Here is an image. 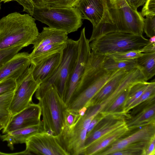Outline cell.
Listing matches in <instances>:
<instances>
[{
  "mask_svg": "<svg viewBox=\"0 0 155 155\" xmlns=\"http://www.w3.org/2000/svg\"><path fill=\"white\" fill-rule=\"evenodd\" d=\"M23 7V11L31 15L33 14L34 5L31 0H16Z\"/></svg>",
  "mask_w": 155,
  "mask_h": 155,
  "instance_id": "b9f144b4",
  "label": "cell"
},
{
  "mask_svg": "<svg viewBox=\"0 0 155 155\" xmlns=\"http://www.w3.org/2000/svg\"><path fill=\"white\" fill-rule=\"evenodd\" d=\"M41 109L38 104L32 103L27 107L12 116L3 129L5 134L21 128L39 124L41 122Z\"/></svg>",
  "mask_w": 155,
  "mask_h": 155,
  "instance_id": "4fadbf2b",
  "label": "cell"
},
{
  "mask_svg": "<svg viewBox=\"0 0 155 155\" xmlns=\"http://www.w3.org/2000/svg\"><path fill=\"white\" fill-rule=\"evenodd\" d=\"M46 131L42 121L38 124L17 130L0 135L3 141L8 142V146L12 150L15 144L25 143L26 140L37 133Z\"/></svg>",
  "mask_w": 155,
  "mask_h": 155,
  "instance_id": "ffe728a7",
  "label": "cell"
},
{
  "mask_svg": "<svg viewBox=\"0 0 155 155\" xmlns=\"http://www.w3.org/2000/svg\"><path fill=\"white\" fill-rule=\"evenodd\" d=\"M129 87L124 90L104 112L101 113L105 116L113 114H119L124 116L122 111L128 97Z\"/></svg>",
  "mask_w": 155,
  "mask_h": 155,
  "instance_id": "f546056e",
  "label": "cell"
},
{
  "mask_svg": "<svg viewBox=\"0 0 155 155\" xmlns=\"http://www.w3.org/2000/svg\"><path fill=\"white\" fill-rule=\"evenodd\" d=\"M155 136V124L145 125L130 135L119 139L97 154L110 155L129 145L141 141H148Z\"/></svg>",
  "mask_w": 155,
  "mask_h": 155,
  "instance_id": "5bb4252c",
  "label": "cell"
},
{
  "mask_svg": "<svg viewBox=\"0 0 155 155\" xmlns=\"http://www.w3.org/2000/svg\"><path fill=\"white\" fill-rule=\"evenodd\" d=\"M105 55L102 67L103 69L106 71L122 70L127 72L137 68L135 59L120 60Z\"/></svg>",
  "mask_w": 155,
  "mask_h": 155,
  "instance_id": "4316f807",
  "label": "cell"
},
{
  "mask_svg": "<svg viewBox=\"0 0 155 155\" xmlns=\"http://www.w3.org/2000/svg\"><path fill=\"white\" fill-rule=\"evenodd\" d=\"M45 130L58 136L64 127V112L67 107L53 84L38 100Z\"/></svg>",
  "mask_w": 155,
  "mask_h": 155,
  "instance_id": "5b68a950",
  "label": "cell"
},
{
  "mask_svg": "<svg viewBox=\"0 0 155 155\" xmlns=\"http://www.w3.org/2000/svg\"><path fill=\"white\" fill-rule=\"evenodd\" d=\"M143 5L140 13L143 17L155 16V0H146Z\"/></svg>",
  "mask_w": 155,
  "mask_h": 155,
  "instance_id": "f35d334b",
  "label": "cell"
},
{
  "mask_svg": "<svg viewBox=\"0 0 155 155\" xmlns=\"http://www.w3.org/2000/svg\"><path fill=\"white\" fill-rule=\"evenodd\" d=\"M80 117L81 116L79 114L71 112L66 108L64 112V126L71 127L76 123Z\"/></svg>",
  "mask_w": 155,
  "mask_h": 155,
  "instance_id": "ab89813d",
  "label": "cell"
},
{
  "mask_svg": "<svg viewBox=\"0 0 155 155\" xmlns=\"http://www.w3.org/2000/svg\"><path fill=\"white\" fill-rule=\"evenodd\" d=\"M128 71H124L107 82L85 107L87 108L99 103L111 94L118 87Z\"/></svg>",
  "mask_w": 155,
  "mask_h": 155,
  "instance_id": "7402d4cb",
  "label": "cell"
},
{
  "mask_svg": "<svg viewBox=\"0 0 155 155\" xmlns=\"http://www.w3.org/2000/svg\"><path fill=\"white\" fill-rule=\"evenodd\" d=\"M91 42V51L105 55L139 49L149 42L143 35L121 32L110 33Z\"/></svg>",
  "mask_w": 155,
  "mask_h": 155,
  "instance_id": "277c9868",
  "label": "cell"
},
{
  "mask_svg": "<svg viewBox=\"0 0 155 155\" xmlns=\"http://www.w3.org/2000/svg\"><path fill=\"white\" fill-rule=\"evenodd\" d=\"M34 7H41L46 6L44 0H31Z\"/></svg>",
  "mask_w": 155,
  "mask_h": 155,
  "instance_id": "7dc6e473",
  "label": "cell"
},
{
  "mask_svg": "<svg viewBox=\"0 0 155 155\" xmlns=\"http://www.w3.org/2000/svg\"><path fill=\"white\" fill-rule=\"evenodd\" d=\"M142 52L150 53L155 52V43L149 42L141 48Z\"/></svg>",
  "mask_w": 155,
  "mask_h": 155,
  "instance_id": "bcb514c9",
  "label": "cell"
},
{
  "mask_svg": "<svg viewBox=\"0 0 155 155\" xmlns=\"http://www.w3.org/2000/svg\"><path fill=\"white\" fill-rule=\"evenodd\" d=\"M150 82L140 81L130 86L129 89L128 97L122 108V113L127 116V109L130 105L143 93L149 85Z\"/></svg>",
  "mask_w": 155,
  "mask_h": 155,
  "instance_id": "83f0119b",
  "label": "cell"
},
{
  "mask_svg": "<svg viewBox=\"0 0 155 155\" xmlns=\"http://www.w3.org/2000/svg\"><path fill=\"white\" fill-rule=\"evenodd\" d=\"M155 104V94L137 105L133 109L130 114L127 115L128 118L132 117Z\"/></svg>",
  "mask_w": 155,
  "mask_h": 155,
  "instance_id": "d590c367",
  "label": "cell"
},
{
  "mask_svg": "<svg viewBox=\"0 0 155 155\" xmlns=\"http://www.w3.org/2000/svg\"><path fill=\"white\" fill-rule=\"evenodd\" d=\"M143 31L147 36L150 38L155 35V16L146 17L143 18Z\"/></svg>",
  "mask_w": 155,
  "mask_h": 155,
  "instance_id": "8d00e7d4",
  "label": "cell"
},
{
  "mask_svg": "<svg viewBox=\"0 0 155 155\" xmlns=\"http://www.w3.org/2000/svg\"><path fill=\"white\" fill-rule=\"evenodd\" d=\"M35 19L28 14L11 13L0 19V50L33 42L39 34Z\"/></svg>",
  "mask_w": 155,
  "mask_h": 155,
  "instance_id": "6da1fadb",
  "label": "cell"
},
{
  "mask_svg": "<svg viewBox=\"0 0 155 155\" xmlns=\"http://www.w3.org/2000/svg\"><path fill=\"white\" fill-rule=\"evenodd\" d=\"M105 116L103 113L100 112L94 117L90 123L87 129V136L90 134L97 124Z\"/></svg>",
  "mask_w": 155,
  "mask_h": 155,
  "instance_id": "7bdbcfd3",
  "label": "cell"
},
{
  "mask_svg": "<svg viewBox=\"0 0 155 155\" xmlns=\"http://www.w3.org/2000/svg\"><path fill=\"white\" fill-rule=\"evenodd\" d=\"M68 35L62 31L49 27H43L32 44L33 50L52 44L66 42L68 38Z\"/></svg>",
  "mask_w": 155,
  "mask_h": 155,
  "instance_id": "44dd1931",
  "label": "cell"
},
{
  "mask_svg": "<svg viewBox=\"0 0 155 155\" xmlns=\"http://www.w3.org/2000/svg\"><path fill=\"white\" fill-rule=\"evenodd\" d=\"M129 131L126 124L104 136L85 147L81 155H97Z\"/></svg>",
  "mask_w": 155,
  "mask_h": 155,
  "instance_id": "ac0fdd59",
  "label": "cell"
},
{
  "mask_svg": "<svg viewBox=\"0 0 155 155\" xmlns=\"http://www.w3.org/2000/svg\"><path fill=\"white\" fill-rule=\"evenodd\" d=\"M108 9L116 32L143 35L144 18L137 9L133 8L127 3L119 8Z\"/></svg>",
  "mask_w": 155,
  "mask_h": 155,
  "instance_id": "ba28073f",
  "label": "cell"
},
{
  "mask_svg": "<svg viewBox=\"0 0 155 155\" xmlns=\"http://www.w3.org/2000/svg\"><path fill=\"white\" fill-rule=\"evenodd\" d=\"M105 6V0H79L75 7L82 13L83 19L89 20L94 28L102 18Z\"/></svg>",
  "mask_w": 155,
  "mask_h": 155,
  "instance_id": "d6986e66",
  "label": "cell"
},
{
  "mask_svg": "<svg viewBox=\"0 0 155 155\" xmlns=\"http://www.w3.org/2000/svg\"><path fill=\"white\" fill-rule=\"evenodd\" d=\"M31 63L29 54L25 52H18L0 68V82L9 79L17 80Z\"/></svg>",
  "mask_w": 155,
  "mask_h": 155,
  "instance_id": "9a60e30c",
  "label": "cell"
},
{
  "mask_svg": "<svg viewBox=\"0 0 155 155\" xmlns=\"http://www.w3.org/2000/svg\"><path fill=\"white\" fill-rule=\"evenodd\" d=\"M66 43L67 42L52 44L33 50L29 54L31 64H35L43 58L56 53L61 52L65 47Z\"/></svg>",
  "mask_w": 155,
  "mask_h": 155,
  "instance_id": "484cf974",
  "label": "cell"
},
{
  "mask_svg": "<svg viewBox=\"0 0 155 155\" xmlns=\"http://www.w3.org/2000/svg\"><path fill=\"white\" fill-rule=\"evenodd\" d=\"M62 52L51 55L35 64L31 63L30 68L35 80L42 83L52 75L61 62Z\"/></svg>",
  "mask_w": 155,
  "mask_h": 155,
  "instance_id": "e0dca14e",
  "label": "cell"
},
{
  "mask_svg": "<svg viewBox=\"0 0 155 155\" xmlns=\"http://www.w3.org/2000/svg\"><path fill=\"white\" fill-rule=\"evenodd\" d=\"M155 94V81L150 82L149 85L140 97L133 102L127 109L128 112L133 108L146 101L152 95Z\"/></svg>",
  "mask_w": 155,
  "mask_h": 155,
  "instance_id": "d6a6232c",
  "label": "cell"
},
{
  "mask_svg": "<svg viewBox=\"0 0 155 155\" xmlns=\"http://www.w3.org/2000/svg\"><path fill=\"white\" fill-rule=\"evenodd\" d=\"M23 48L21 46L0 50V68Z\"/></svg>",
  "mask_w": 155,
  "mask_h": 155,
  "instance_id": "e575fe53",
  "label": "cell"
},
{
  "mask_svg": "<svg viewBox=\"0 0 155 155\" xmlns=\"http://www.w3.org/2000/svg\"><path fill=\"white\" fill-rule=\"evenodd\" d=\"M25 143V155H69L58 136L46 131L31 136Z\"/></svg>",
  "mask_w": 155,
  "mask_h": 155,
  "instance_id": "30bf717a",
  "label": "cell"
},
{
  "mask_svg": "<svg viewBox=\"0 0 155 155\" xmlns=\"http://www.w3.org/2000/svg\"><path fill=\"white\" fill-rule=\"evenodd\" d=\"M155 154V136L153 137L146 144L142 155H154Z\"/></svg>",
  "mask_w": 155,
  "mask_h": 155,
  "instance_id": "60d3db41",
  "label": "cell"
},
{
  "mask_svg": "<svg viewBox=\"0 0 155 155\" xmlns=\"http://www.w3.org/2000/svg\"><path fill=\"white\" fill-rule=\"evenodd\" d=\"M49 27L66 32H75L81 27L83 15L76 7L52 8L34 7L31 15Z\"/></svg>",
  "mask_w": 155,
  "mask_h": 155,
  "instance_id": "3957f363",
  "label": "cell"
},
{
  "mask_svg": "<svg viewBox=\"0 0 155 155\" xmlns=\"http://www.w3.org/2000/svg\"><path fill=\"white\" fill-rule=\"evenodd\" d=\"M79 0H44L46 6L52 8L75 7Z\"/></svg>",
  "mask_w": 155,
  "mask_h": 155,
  "instance_id": "836d02e7",
  "label": "cell"
},
{
  "mask_svg": "<svg viewBox=\"0 0 155 155\" xmlns=\"http://www.w3.org/2000/svg\"><path fill=\"white\" fill-rule=\"evenodd\" d=\"M141 49L127 51L124 52L106 55L120 60H130L136 59L143 55Z\"/></svg>",
  "mask_w": 155,
  "mask_h": 155,
  "instance_id": "1f68e13d",
  "label": "cell"
},
{
  "mask_svg": "<svg viewBox=\"0 0 155 155\" xmlns=\"http://www.w3.org/2000/svg\"><path fill=\"white\" fill-rule=\"evenodd\" d=\"M21 152L15 153H7L1 152L0 151V155H21Z\"/></svg>",
  "mask_w": 155,
  "mask_h": 155,
  "instance_id": "c3c4849f",
  "label": "cell"
},
{
  "mask_svg": "<svg viewBox=\"0 0 155 155\" xmlns=\"http://www.w3.org/2000/svg\"><path fill=\"white\" fill-rule=\"evenodd\" d=\"M148 141H141L134 143L110 155H142L143 150Z\"/></svg>",
  "mask_w": 155,
  "mask_h": 155,
  "instance_id": "4dcf8cb0",
  "label": "cell"
},
{
  "mask_svg": "<svg viewBox=\"0 0 155 155\" xmlns=\"http://www.w3.org/2000/svg\"><path fill=\"white\" fill-rule=\"evenodd\" d=\"M149 42L152 43H155V35L150 38L149 39Z\"/></svg>",
  "mask_w": 155,
  "mask_h": 155,
  "instance_id": "681fc988",
  "label": "cell"
},
{
  "mask_svg": "<svg viewBox=\"0 0 155 155\" xmlns=\"http://www.w3.org/2000/svg\"><path fill=\"white\" fill-rule=\"evenodd\" d=\"M4 128V127L1 124H0V130Z\"/></svg>",
  "mask_w": 155,
  "mask_h": 155,
  "instance_id": "816d5d0a",
  "label": "cell"
},
{
  "mask_svg": "<svg viewBox=\"0 0 155 155\" xmlns=\"http://www.w3.org/2000/svg\"><path fill=\"white\" fill-rule=\"evenodd\" d=\"M126 124V120L124 116L121 114H113L105 116L87 136L84 148L104 136Z\"/></svg>",
  "mask_w": 155,
  "mask_h": 155,
  "instance_id": "2e32d148",
  "label": "cell"
},
{
  "mask_svg": "<svg viewBox=\"0 0 155 155\" xmlns=\"http://www.w3.org/2000/svg\"><path fill=\"white\" fill-rule=\"evenodd\" d=\"M78 41L77 59L70 77L63 100L66 107L82 77L91 52L89 45L90 42L89 39L86 37L85 27L81 30Z\"/></svg>",
  "mask_w": 155,
  "mask_h": 155,
  "instance_id": "8fae6325",
  "label": "cell"
},
{
  "mask_svg": "<svg viewBox=\"0 0 155 155\" xmlns=\"http://www.w3.org/2000/svg\"><path fill=\"white\" fill-rule=\"evenodd\" d=\"M14 91L8 92L0 96V124L3 126L4 128L12 116L9 107Z\"/></svg>",
  "mask_w": 155,
  "mask_h": 155,
  "instance_id": "f1b7e54d",
  "label": "cell"
},
{
  "mask_svg": "<svg viewBox=\"0 0 155 155\" xmlns=\"http://www.w3.org/2000/svg\"><path fill=\"white\" fill-rule=\"evenodd\" d=\"M137 67L142 73L146 81L152 78L155 74V52L144 53L135 59Z\"/></svg>",
  "mask_w": 155,
  "mask_h": 155,
  "instance_id": "d4e9b609",
  "label": "cell"
},
{
  "mask_svg": "<svg viewBox=\"0 0 155 155\" xmlns=\"http://www.w3.org/2000/svg\"><path fill=\"white\" fill-rule=\"evenodd\" d=\"M140 81H147L140 70L135 68L127 72L118 87L111 94L99 103L88 107L85 115L94 117L98 113L104 112L124 90Z\"/></svg>",
  "mask_w": 155,
  "mask_h": 155,
  "instance_id": "7c38bea8",
  "label": "cell"
},
{
  "mask_svg": "<svg viewBox=\"0 0 155 155\" xmlns=\"http://www.w3.org/2000/svg\"><path fill=\"white\" fill-rule=\"evenodd\" d=\"M94 117H80L70 127L64 126L58 136L69 155H81L84 148L87 130Z\"/></svg>",
  "mask_w": 155,
  "mask_h": 155,
  "instance_id": "52a82bcc",
  "label": "cell"
},
{
  "mask_svg": "<svg viewBox=\"0 0 155 155\" xmlns=\"http://www.w3.org/2000/svg\"><path fill=\"white\" fill-rule=\"evenodd\" d=\"M78 53V40L68 38L66 46L62 51L61 60L59 66L49 78L41 83L36 91L35 96L37 99L41 97L48 87L53 84L63 100L76 63Z\"/></svg>",
  "mask_w": 155,
  "mask_h": 155,
  "instance_id": "7a4b0ae2",
  "label": "cell"
},
{
  "mask_svg": "<svg viewBox=\"0 0 155 155\" xmlns=\"http://www.w3.org/2000/svg\"><path fill=\"white\" fill-rule=\"evenodd\" d=\"M16 87L9 107L12 116L32 103L33 96L41 83L34 80L29 67L16 80Z\"/></svg>",
  "mask_w": 155,
  "mask_h": 155,
  "instance_id": "9c48e42d",
  "label": "cell"
},
{
  "mask_svg": "<svg viewBox=\"0 0 155 155\" xmlns=\"http://www.w3.org/2000/svg\"><path fill=\"white\" fill-rule=\"evenodd\" d=\"M0 3L2 2H4V3L12 1H16V0H0Z\"/></svg>",
  "mask_w": 155,
  "mask_h": 155,
  "instance_id": "f907efd6",
  "label": "cell"
},
{
  "mask_svg": "<svg viewBox=\"0 0 155 155\" xmlns=\"http://www.w3.org/2000/svg\"><path fill=\"white\" fill-rule=\"evenodd\" d=\"M109 8H119L127 3L125 0H105Z\"/></svg>",
  "mask_w": 155,
  "mask_h": 155,
  "instance_id": "ee69618b",
  "label": "cell"
},
{
  "mask_svg": "<svg viewBox=\"0 0 155 155\" xmlns=\"http://www.w3.org/2000/svg\"><path fill=\"white\" fill-rule=\"evenodd\" d=\"M16 85V80L13 79H8L0 82V96L14 91Z\"/></svg>",
  "mask_w": 155,
  "mask_h": 155,
  "instance_id": "74e56055",
  "label": "cell"
},
{
  "mask_svg": "<svg viewBox=\"0 0 155 155\" xmlns=\"http://www.w3.org/2000/svg\"><path fill=\"white\" fill-rule=\"evenodd\" d=\"M1 7H0V9Z\"/></svg>",
  "mask_w": 155,
  "mask_h": 155,
  "instance_id": "f5cc1de1",
  "label": "cell"
},
{
  "mask_svg": "<svg viewBox=\"0 0 155 155\" xmlns=\"http://www.w3.org/2000/svg\"><path fill=\"white\" fill-rule=\"evenodd\" d=\"M155 104L128 118L126 124L129 131L149 124H155Z\"/></svg>",
  "mask_w": 155,
  "mask_h": 155,
  "instance_id": "603a6c76",
  "label": "cell"
},
{
  "mask_svg": "<svg viewBox=\"0 0 155 155\" xmlns=\"http://www.w3.org/2000/svg\"><path fill=\"white\" fill-rule=\"evenodd\" d=\"M124 71H125L104 70L94 78L80 82L67 106V109L78 114L79 110L87 105L107 82Z\"/></svg>",
  "mask_w": 155,
  "mask_h": 155,
  "instance_id": "8992f818",
  "label": "cell"
},
{
  "mask_svg": "<svg viewBox=\"0 0 155 155\" xmlns=\"http://www.w3.org/2000/svg\"><path fill=\"white\" fill-rule=\"evenodd\" d=\"M146 0H125L130 7L137 9L140 6L143 5Z\"/></svg>",
  "mask_w": 155,
  "mask_h": 155,
  "instance_id": "f6af8a7d",
  "label": "cell"
},
{
  "mask_svg": "<svg viewBox=\"0 0 155 155\" xmlns=\"http://www.w3.org/2000/svg\"><path fill=\"white\" fill-rule=\"evenodd\" d=\"M115 32H116L115 27L105 2L103 15L99 23L93 28L89 41L106 34Z\"/></svg>",
  "mask_w": 155,
  "mask_h": 155,
  "instance_id": "cb8c5ba5",
  "label": "cell"
}]
</instances>
